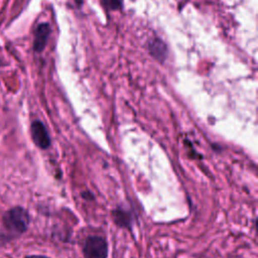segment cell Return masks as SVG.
<instances>
[{
  "instance_id": "cell-1",
  "label": "cell",
  "mask_w": 258,
  "mask_h": 258,
  "mask_svg": "<svg viewBox=\"0 0 258 258\" xmlns=\"http://www.w3.org/2000/svg\"><path fill=\"white\" fill-rule=\"evenodd\" d=\"M29 222V214L22 207H14L3 216V225L12 238L24 233L28 228Z\"/></svg>"
},
{
  "instance_id": "cell-2",
  "label": "cell",
  "mask_w": 258,
  "mask_h": 258,
  "mask_svg": "<svg viewBox=\"0 0 258 258\" xmlns=\"http://www.w3.org/2000/svg\"><path fill=\"white\" fill-rule=\"evenodd\" d=\"M83 251L86 258H107L108 245L103 237L90 236L84 244Z\"/></svg>"
},
{
  "instance_id": "cell-3",
  "label": "cell",
  "mask_w": 258,
  "mask_h": 258,
  "mask_svg": "<svg viewBox=\"0 0 258 258\" xmlns=\"http://www.w3.org/2000/svg\"><path fill=\"white\" fill-rule=\"evenodd\" d=\"M30 132L32 140L37 147L41 149H46L50 145V138L48 132L41 121H33L30 127Z\"/></svg>"
},
{
  "instance_id": "cell-4",
  "label": "cell",
  "mask_w": 258,
  "mask_h": 258,
  "mask_svg": "<svg viewBox=\"0 0 258 258\" xmlns=\"http://www.w3.org/2000/svg\"><path fill=\"white\" fill-rule=\"evenodd\" d=\"M50 33V28L48 23H40L36 29L34 34V41H33V48L36 52H41L47 42L48 36Z\"/></svg>"
},
{
  "instance_id": "cell-5",
  "label": "cell",
  "mask_w": 258,
  "mask_h": 258,
  "mask_svg": "<svg viewBox=\"0 0 258 258\" xmlns=\"http://www.w3.org/2000/svg\"><path fill=\"white\" fill-rule=\"evenodd\" d=\"M112 219L114 223L121 228H131L132 225V215L130 211L127 209H123L122 207H119L112 211Z\"/></svg>"
},
{
  "instance_id": "cell-6",
  "label": "cell",
  "mask_w": 258,
  "mask_h": 258,
  "mask_svg": "<svg viewBox=\"0 0 258 258\" xmlns=\"http://www.w3.org/2000/svg\"><path fill=\"white\" fill-rule=\"evenodd\" d=\"M149 51L151 55L159 61H163L167 55L166 45L158 38H154L149 42Z\"/></svg>"
},
{
  "instance_id": "cell-7",
  "label": "cell",
  "mask_w": 258,
  "mask_h": 258,
  "mask_svg": "<svg viewBox=\"0 0 258 258\" xmlns=\"http://www.w3.org/2000/svg\"><path fill=\"white\" fill-rule=\"evenodd\" d=\"M103 4L107 9L117 10L121 7L122 0H103Z\"/></svg>"
},
{
  "instance_id": "cell-8",
  "label": "cell",
  "mask_w": 258,
  "mask_h": 258,
  "mask_svg": "<svg viewBox=\"0 0 258 258\" xmlns=\"http://www.w3.org/2000/svg\"><path fill=\"white\" fill-rule=\"evenodd\" d=\"M12 238L10 236H7V235H0V246H2L3 244L9 242Z\"/></svg>"
},
{
  "instance_id": "cell-9",
  "label": "cell",
  "mask_w": 258,
  "mask_h": 258,
  "mask_svg": "<svg viewBox=\"0 0 258 258\" xmlns=\"http://www.w3.org/2000/svg\"><path fill=\"white\" fill-rule=\"evenodd\" d=\"M25 258H49V257L43 256V255H30V256H26Z\"/></svg>"
},
{
  "instance_id": "cell-10",
  "label": "cell",
  "mask_w": 258,
  "mask_h": 258,
  "mask_svg": "<svg viewBox=\"0 0 258 258\" xmlns=\"http://www.w3.org/2000/svg\"><path fill=\"white\" fill-rule=\"evenodd\" d=\"M0 66H1V61H0Z\"/></svg>"
}]
</instances>
